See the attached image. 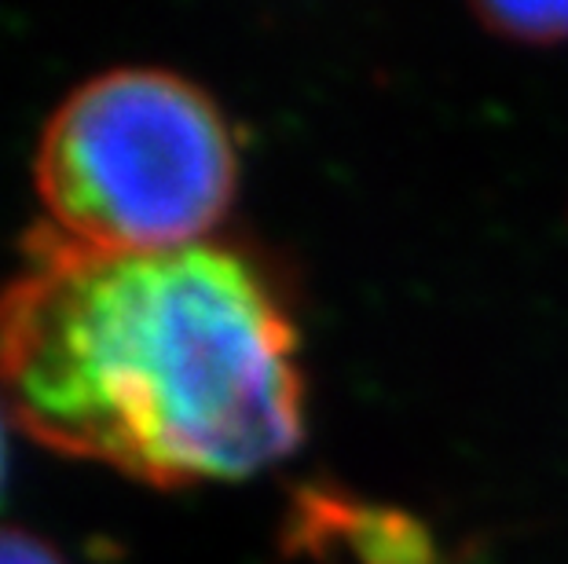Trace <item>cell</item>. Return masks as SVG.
I'll use <instances>...</instances> for the list:
<instances>
[{"mask_svg": "<svg viewBox=\"0 0 568 564\" xmlns=\"http://www.w3.org/2000/svg\"><path fill=\"white\" fill-rule=\"evenodd\" d=\"M0 407L148 484L239 480L305 433L297 330L243 249H106L41 221L0 279Z\"/></svg>", "mask_w": 568, "mask_h": 564, "instance_id": "6da1fadb", "label": "cell"}, {"mask_svg": "<svg viewBox=\"0 0 568 564\" xmlns=\"http://www.w3.org/2000/svg\"><path fill=\"white\" fill-rule=\"evenodd\" d=\"M239 184V147L213 95L165 66L122 63L48 111L33 187L48 224L89 246L202 243Z\"/></svg>", "mask_w": 568, "mask_h": 564, "instance_id": "7a4b0ae2", "label": "cell"}, {"mask_svg": "<svg viewBox=\"0 0 568 564\" xmlns=\"http://www.w3.org/2000/svg\"><path fill=\"white\" fill-rule=\"evenodd\" d=\"M477 16L488 33L521 44L568 41V0H554V4H480Z\"/></svg>", "mask_w": 568, "mask_h": 564, "instance_id": "3957f363", "label": "cell"}, {"mask_svg": "<svg viewBox=\"0 0 568 564\" xmlns=\"http://www.w3.org/2000/svg\"><path fill=\"white\" fill-rule=\"evenodd\" d=\"M0 476H4V407H0Z\"/></svg>", "mask_w": 568, "mask_h": 564, "instance_id": "5b68a950", "label": "cell"}, {"mask_svg": "<svg viewBox=\"0 0 568 564\" xmlns=\"http://www.w3.org/2000/svg\"><path fill=\"white\" fill-rule=\"evenodd\" d=\"M0 564H67L44 535L0 521Z\"/></svg>", "mask_w": 568, "mask_h": 564, "instance_id": "277c9868", "label": "cell"}]
</instances>
